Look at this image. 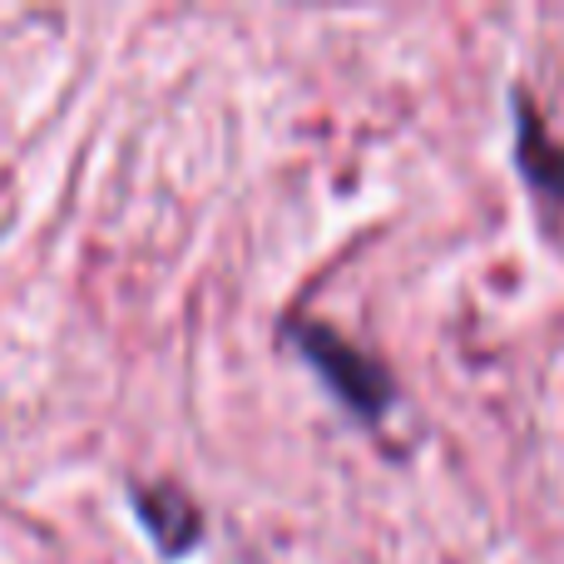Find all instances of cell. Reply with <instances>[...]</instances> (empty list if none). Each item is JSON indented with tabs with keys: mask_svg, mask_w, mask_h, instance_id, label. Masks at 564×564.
I'll list each match as a JSON object with an SVG mask.
<instances>
[{
	"mask_svg": "<svg viewBox=\"0 0 564 564\" xmlns=\"http://www.w3.org/2000/svg\"><path fill=\"white\" fill-rule=\"evenodd\" d=\"M516 169L545 204H564V144L545 129L535 99L516 89Z\"/></svg>",
	"mask_w": 564,
	"mask_h": 564,
	"instance_id": "obj_2",
	"label": "cell"
},
{
	"mask_svg": "<svg viewBox=\"0 0 564 564\" xmlns=\"http://www.w3.org/2000/svg\"><path fill=\"white\" fill-rule=\"evenodd\" d=\"M134 516L139 525L154 535V545L164 550V555H184V550L198 545V535H204V516H198V506L184 496L178 486H134Z\"/></svg>",
	"mask_w": 564,
	"mask_h": 564,
	"instance_id": "obj_3",
	"label": "cell"
},
{
	"mask_svg": "<svg viewBox=\"0 0 564 564\" xmlns=\"http://www.w3.org/2000/svg\"><path fill=\"white\" fill-rule=\"evenodd\" d=\"M288 337H292V347L302 351V361L327 381L332 397L347 411H357V416H367V421L391 411L397 381H391V371L381 367L371 351H361L357 341H347L337 327H327V322H288Z\"/></svg>",
	"mask_w": 564,
	"mask_h": 564,
	"instance_id": "obj_1",
	"label": "cell"
}]
</instances>
